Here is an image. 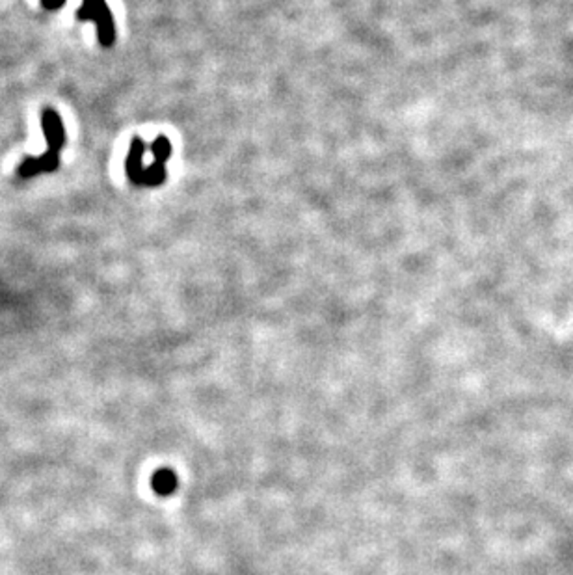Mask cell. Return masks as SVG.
Masks as SVG:
<instances>
[{
    "label": "cell",
    "mask_w": 573,
    "mask_h": 575,
    "mask_svg": "<svg viewBox=\"0 0 573 575\" xmlns=\"http://www.w3.org/2000/svg\"><path fill=\"white\" fill-rule=\"evenodd\" d=\"M76 19L78 21H93L97 25V38L99 43L104 49L112 47L116 41V27L112 11L106 6L104 0H84V4L76 11Z\"/></svg>",
    "instance_id": "1"
},
{
    "label": "cell",
    "mask_w": 573,
    "mask_h": 575,
    "mask_svg": "<svg viewBox=\"0 0 573 575\" xmlns=\"http://www.w3.org/2000/svg\"><path fill=\"white\" fill-rule=\"evenodd\" d=\"M58 153L47 149V153H43L41 157L25 158L21 162V166H19V169H17V174H19V177H22V179H30V177H36V175L39 174H53V172L58 169Z\"/></svg>",
    "instance_id": "2"
},
{
    "label": "cell",
    "mask_w": 573,
    "mask_h": 575,
    "mask_svg": "<svg viewBox=\"0 0 573 575\" xmlns=\"http://www.w3.org/2000/svg\"><path fill=\"white\" fill-rule=\"evenodd\" d=\"M41 129H43L49 151H62V147H64L65 144V129L62 120H60L58 112H55V110H45L43 116H41Z\"/></svg>",
    "instance_id": "3"
},
{
    "label": "cell",
    "mask_w": 573,
    "mask_h": 575,
    "mask_svg": "<svg viewBox=\"0 0 573 575\" xmlns=\"http://www.w3.org/2000/svg\"><path fill=\"white\" fill-rule=\"evenodd\" d=\"M144 153H146V146L140 138H134L132 144H130V151L129 157H127V175L132 185L140 186L141 183V175H144Z\"/></svg>",
    "instance_id": "4"
},
{
    "label": "cell",
    "mask_w": 573,
    "mask_h": 575,
    "mask_svg": "<svg viewBox=\"0 0 573 575\" xmlns=\"http://www.w3.org/2000/svg\"><path fill=\"white\" fill-rule=\"evenodd\" d=\"M153 488L158 495H170L177 488V477L172 469H158L153 477Z\"/></svg>",
    "instance_id": "5"
},
{
    "label": "cell",
    "mask_w": 573,
    "mask_h": 575,
    "mask_svg": "<svg viewBox=\"0 0 573 575\" xmlns=\"http://www.w3.org/2000/svg\"><path fill=\"white\" fill-rule=\"evenodd\" d=\"M151 153H153V157H155V162H163V164L168 162L170 155H172V144H170L168 138L158 136L157 140L153 141Z\"/></svg>",
    "instance_id": "6"
},
{
    "label": "cell",
    "mask_w": 573,
    "mask_h": 575,
    "mask_svg": "<svg viewBox=\"0 0 573 575\" xmlns=\"http://www.w3.org/2000/svg\"><path fill=\"white\" fill-rule=\"evenodd\" d=\"M65 4V0H41V6L45 10H60Z\"/></svg>",
    "instance_id": "7"
}]
</instances>
